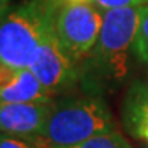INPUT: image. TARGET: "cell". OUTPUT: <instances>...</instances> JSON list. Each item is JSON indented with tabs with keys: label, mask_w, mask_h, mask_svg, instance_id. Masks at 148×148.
Segmentation results:
<instances>
[{
	"label": "cell",
	"mask_w": 148,
	"mask_h": 148,
	"mask_svg": "<svg viewBox=\"0 0 148 148\" xmlns=\"http://www.w3.org/2000/svg\"><path fill=\"white\" fill-rule=\"evenodd\" d=\"M142 6L103 11V26L98 41L82 65L80 80L91 95L119 85L129 74L130 51L140 20Z\"/></svg>",
	"instance_id": "1"
},
{
	"label": "cell",
	"mask_w": 148,
	"mask_h": 148,
	"mask_svg": "<svg viewBox=\"0 0 148 148\" xmlns=\"http://www.w3.org/2000/svg\"><path fill=\"white\" fill-rule=\"evenodd\" d=\"M123 123L132 136L148 142V83H134L123 104Z\"/></svg>",
	"instance_id": "7"
},
{
	"label": "cell",
	"mask_w": 148,
	"mask_h": 148,
	"mask_svg": "<svg viewBox=\"0 0 148 148\" xmlns=\"http://www.w3.org/2000/svg\"><path fill=\"white\" fill-rule=\"evenodd\" d=\"M0 148H44V147L33 136L23 138V136L0 133Z\"/></svg>",
	"instance_id": "11"
},
{
	"label": "cell",
	"mask_w": 148,
	"mask_h": 148,
	"mask_svg": "<svg viewBox=\"0 0 148 148\" xmlns=\"http://www.w3.org/2000/svg\"><path fill=\"white\" fill-rule=\"evenodd\" d=\"M53 24L59 44L80 66L98 41L103 26V11L89 3L62 0L56 9Z\"/></svg>",
	"instance_id": "4"
},
{
	"label": "cell",
	"mask_w": 148,
	"mask_h": 148,
	"mask_svg": "<svg viewBox=\"0 0 148 148\" xmlns=\"http://www.w3.org/2000/svg\"><path fill=\"white\" fill-rule=\"evenodd\" d=\"M55 17L51 18L44 38L33 56L29 70L35 74L45 91L55 97L73 88L80 80V66L66 55L55 32Z\"/></svg>",
	"instance_id": "5"
},
{
	"label": "cell",
	"mask_w": 148,
	"mask_h": 148,
	"mask_svg": "<svg viewBox=\"0 0 148 148\" xmlns=\"http://www.w3.org/2000/svg\"><path fill=\"white\" fill-rule=\"evenodd\" d=\"M9 3H11V0H0V20L3 18V14L6 12V9H8Z\"/></svg>",
	"instance_id": "14"
},
{
	"label": "cell",
	"mask_w": 148,
	"mask_h": 148,
	"mask_svg": "<svg viewBox=\"0 0 148 148\" xmlns=\"http://www.w3.org/2000/svg\"><path fill=\"white\" fill-rule=\"evenodd\" d=\"M133 53L142 64L148 65V6L140 8V20L133 44Z\"/></svg>",
	"instance_id": "10"
},
{
	"label": "cell",
	"mask_w": 148,
	"mask_h": 148,
	"mask_svg": "<svg viewBox=\"0 0 148 148\" xmlns=\"http://www.w3.org/2000/svg\"><path fill=\"white\" fill-rule=\"evenodd\" d=\"M18 71L20 70H14V68H11V66H8V65H5V64L0 62V88L9 85L12 80L17 77Z\"/></svg>",
	"instance_id": "13"
},
{
	"label": "cell",
	"mask_w": 148,
	"mask_h": 148,
	"mask_svg": "<svg viewBox=\"0 0 148 148\" xmlns=\"http://www.w3.org/2000/svg\"><path fill=\"white\" fill-rule=\"evenodd\" d=\"M98 9H115V8H129V6H142L148 0H91Z\"/></svg>",
	"instance_id": "12"
},
{
	"label": "cell",
	"mask_w": 148,
	"mask_h": 148,
	"mask_svg": "<svg viewBox=\"0 0 148 148\" xmlns=\"http://www.w3.org/2000/svg\"><path fill=\"white\" fill-rule=\"evenodd\" d=\"M41 145L44 148H132V145L129 144V140H127L118 130L98 134V136H94V138H91L88 140H85V142H80V144H76V145H70V147H53V145H44V144H41Z\"/></svg>",
	"instance_id": "9"
},
{
	"label": "cell",
	"mask_w": 148,
	"mask_h": 148,
	"mask_svg": "<svg viewBox=\"0 0 148 148\" xmlns=\"http://www.w3.org/2000/svg\"><path fill=\"white\" fill-rule=\"evenodd\" d=\"M53 101V97L45 91L29 68L20 70L17 77L9 85L0 88V104L3 103H35Z\"/></svg>",
	"instance_id": "8"
},
{
	"label": "cell",
	"mask_w": 148,
	"mask_h": 148,
	"mask_svg": "<svg viewBox=\"0 0 148 148\" xmlns=\"http://www.w3.org/2000/svg\"><path fill=\"white\" fill-rule=\"evenodd\" d=\"M64 2H73V3H88L91 0H64Z\"/></svg>",
	"instance_id": "15"
},
{
	"label": "cell",
	"mask_w": 148,
	"mask_h": 148,
	"mask_svg": "<svg viewBox=\"0 0 148 148\" xmlns=\"http://www.w3.org/2000/svg\"><path fill=\"white\" fill-rule=\"evenodd\" d=\"M62 0H29L0 20V62L29 68Z\"/></svg>",
	"instance_id": "3"
},
{
	"label": "cell",
	"mask_w": 148,
	"mask_h": 148,
	"mask_svg": "<svg viewBox=\"0 0 148 148\" xmlns=\"http://www.w3.org/2000/svg\"><path fill=\"white\" fill-rule=\"evenodd\" d=\"M113 130L115 123L106 101L89 94L53 101L41 133L33 138L44 145L70 147Z\"/></svg>",
	"instance_id": "2"
},
{
	"label": "cell",
	"mask_w": 148,
	"mask_h": 148,
	"mask_svg": "<svg viewBox=\"0 0 148 148\" xmlns=\"http://www.w3.org/2000/svg\"><path fill=\"white\" fill-rule=\"evenodd\" d=\"M53 101L0 104V133L23 138L38 136L50 115Z\"/></svg>",
	"instance_id": "6"
}]
</instances>
